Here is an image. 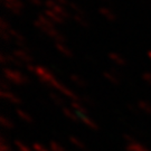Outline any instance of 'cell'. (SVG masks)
Segmentation results:
<instances>
[{"label":"cell","mask_w":151,"mask_h":151,"mask_svg":"<svg viewBox=\"0 0 151 151\" xmlns=\"http://www.w3.org/2000/svg\"><path fill=\"white\" fill-rule=\"evenodd\" d=\"M36 66L37 65H34L32 63H30V64H27L25 65V67H26V70L29 72V73H32V74H34L35 73V70H36Z\"/></svg>","instance_id":"31"},{"label":"cell","mask_w":151,"mask_h":151,"mask_svg":"<svg viewBox=\"0 0 151 151\" xmlns=\"http://www.w3.org/2000/svg\"><path fill=\"white\" fill-rule=\"evenodd\" d=\"M12 55H14L18 60H20L24 65L30 64V63H32V60H34L32 56L29 54V52H28V49L26 48V47L15 49V50L12 52Z\"/></svg>","instance_id":"4"},{"label":"cell","mask_w":151,"mask_h":151,"mask_svg":"<svg viewBox=\"0 0 151 151\" xmlns=\"http://www.w3.org/2000/svg\"><path fill=\"white\" fill-rule=\"evenodd\" d=\"M142 78H143V81L147 82L149 85H151V72H145V73L142 74Z\"/></svg>","instance_id":"29"},{"label":"cell","mask_w":151,"mask_h":151,"mask_svg":"<svg viewBox=\"0 0 151 151\" xmlns=\"http://www.w3.org/2000/svg\"><path fill=\"white\" fill-rule=\"evenodd\" d=\"M55 48L65 57H73V52L65 43H55Z\"/></svg>","instance_id":"10"},{"label":"cell","mask_w":151,"mask_h":151,"mask_svg":"<svg viewBox=\"0 0 151 151\" xmlns=\"http://www.w3.org/2000/svg\"><path fill=\"white\" fill-rule=\"evenodd\" d=\"M137 106L139 108V111L148 114V115H151V104L148 101L140 100L139 102L137 103Z\"/></svg>","instance_id":"18"},{"label":"cell","mask_w":151,"mask_h":151,"mask_svg":"<svg viewBox=\"0 0 151 151\" xmlns=\"http://www.w3.org/2000/svg\"><path fill=\"white\" fill-rule=\"evenodd\" d=\"M62 111H63V114H64L67 119L72 120V121H77V120H80V115L76 113L75 111L70 108H70H68V106H63V108H62Z\"/></svg>","instance_id":"12"},{"label":"cell","mask_w":151,"mask_h":151,"mask_svg":"<svg viewBox=\"0 0 151 151\" xmlns=\"http://www.w3.org/2000/svg\"><path fill=\"white\" fill-rule=\"evenodd\" d=\"M81 101L84 103V104H86V105H91V106L94 105V101H93L90 96H87V95H83V96H81Z\"/></svg>","instance_id":"27"},{"label":"cell","mask_w":151,"mask_h":151,"mask_svg":"<svg viewBox=\"0 0 151 151\" xmlns=\"http://www.w3.org/2000/svg\"><path fill=\"white\" fill-rule=\"evenodd\" d=\"M47 7L49 8V10L54 11L56 14H58L60 17H63V18H66V17H68V14L66 12L64 8L62 7V6L57 5L56 2H52V1H48L47 2Z\"/></svg>","instance_id":"9"},{"label":"cell","mask_w":151,"mask_h":151,"mask_svg":"<svg viewBox=\"0 0 151 151\" xmlns=\"http://www.w3.org/2000/svg\"><path fill=\"white\" fill-rule=\"evenodd\" d=\"M109 58L110 60L114 63L115 65H118V66H125L127 65V60H125V57H123L121 54L119 53H116V52H111V53H109Z\"/></svg>","instance_id":"8"},{"label":"cell","mask_w":151,"mask_h":151,"mask_svg":"<svg viewBox=\"0 0 151 151\" xmlns=\"http://www.w3.org/2000/svg\"><path fill=\"white\" fill-rule=\"evenodd\" d=\"M70 106L80 116H82V115H88V110H87L86 105L82 102L81 100H80V101H70Z\"/></svg>","instance_id":"6"},{"label":"cell","mask_w":151,"mask_h":151,"mask_svg":"<svg viewBox=\"0 0 151 151\" xmlns=\"http://www.w3.org/2000/svg\"><path fill=\"white\" fill-rule=\"evenodd\" d=\"M70 80L73 82L75 85H77V86H80V87L86 86V82H85V80H84L83 77H81V75H77V74H70Z\"/></svg>","instance_id":"19"},{"label":"cell","mask_w":151,"mask_h":151,"mask_svg":"<svg viewBox=\"0 0 151 151\" xmlns=\"http://www.w3.org/2000/svg\"><path fill=\"white\" fill-rule=\"evenodd\" d=\"M45 16L47 17L52 22H54V24H63L64 22V18L63 17H60L58 14H56V12H54V11L52 10L46 11L45 12Z\"/></svg>","instance_id":"15"},{"label":"cell","mask_w":151,"mask_h":151,"mask_svg":"<svg viewBox=\"0 0 151 151\" xmlns=\"http://www.w3.org/2000/svg\"><path fill=\"white\" fill-rule=\"evenodd\" d=\"M123 139L127 141V145L128 143H134V142H137V139H135L134 137H132L131 134H124Z\"/></svg>","instance_id":"30"},{"label":"cell","mask_w":151,"mask_h":151,"mask_svg":"<svg viewBox=\"0 0 151 151\" xmlns=\"http://www.w3.org/2000/svg\"><path fill=\"white\" fill-rule=\"evenodd\" d=\"M32 148L34 149V151H50L49 147H46L45 145L40 143V142H34Z\"/></svg>","instance_id":"24"},{"label":"cell","mask_w":151,"mask_h":151,"mask_svg":"<svg viewBox=\"0 0 151 151\" xmlns=\"http://www.w3.org/2000/svg\"><path fill=\"white\" fill-rule=\"evenodd\" d=\"M16 114L17 116L19 118V119L24 121V122H26V123H32V116L30 114L28 113L27 111H25V110H22V109H16Z\"/></svg>","instance_id":"13"},{"label":"cell","mask_w":151,"mask_h":151,"mask_svg":"<svg viewBox=\"0 0 151 151\" xmlns=\"http://www.w3.org/2000/svg\"><path fill=\"white\" fill-rule=\"evenodd\" d=\"M101 14H102L106 19H109V20H114V19H115V15H114L112 11L109 10V9L102 8V9H101Z\"/></svg>","instance_id":"25"},{"label":"cell","mask_w":151,"mask_h":151,"mask_svg":"<svg viewBox=\"0 0 151 151\" xmlns=\"http://www.w3.org/2000/svg\"><path fill=\"white\" fill-rule=\"evenodd\" d=\"M2 75L5 80H7L10 84H14V85H25L29 83V78L27 75H25L20 70H15L10 66L2 68Z\"/></svg>","instance_id":"1"},{"label":"cell","mask_w":151,"mask_h":151,"mask_svg":"<svg viewBox=\"0 0 151 151\" xmlns=\"http://www.w3.org/2000/svg\"><path fill=\"white\" fill-rule=\"evenodd\" d=\"M80 121H81L82 123L84 124L85 127H87L88 129H92V130L99 129L97 123L94 121V120L92 119V118H90L88 115H82V116H80Z\"/></svg>","instance_id":"11"},{"label":"cell","mask_w":151,"mask_h":151,"mask_svg":"<svg viewBox=\"0 0 151 151\" xmlns=\"http://www.w3.org/2000/svg\"><path fill=\"white\" fill-rule=\"evenodd\" d=\"M0 124H1V127L6 130H12L14 127H15L12 120H10L9 118L5 116V115H1V116H0Z\"/></svg>","instance_id":"21"},{"label":"cell","mask_w":151,"mask_h":151,"mask_svg":"<svg viewBox=\"0 0 151 151\" xmlns=\"http://www.w3.org/2000/svg\"><path fill=\"white\" fill-rule=\"evenodd\" d=\"M68 141H70V143H72L74 147H76L77 149L83 150V151L86 150V146H85V143H84V142H83L80 138L75 137V135H70V138H68Z\"/></svg>","instance_id":"17"},{"label":"cell","mask_w":151,"mask_h":151,"mask_svg":"<svg viewBox=\"0 0 151 151\" xmlns=\"http://www.w3.org/2000/svg\"><path fill=\"white\" fill-rule=\"evenodd\" d=\"M147 55H148V58H149V60H151V50H149V52H148V54H147Z\"/></svg>","instance_id":"33"},{"label":"cell","mask_w":151,"mask_h":151,"mask_svg":"<svg viewBox=\"0 0 151 151\" xmlns=\"http://www.w3.org/2000/svg\"><path fill=\"white\" fill-rule=\"evenodd\" d=\"M0 87L2 91H10V83L5 78H2L0 82Z\"/></svg>","instance_id":"26"},{"label":"cell","mask_w":151,"mask_h":151,"mask_svg":"<svg viewBox=\"0 0 151 151\" xmlns=\"http://www.w3.org/2000/svg\"><path fill=\"white\" fill-rule=\"evenodd\" d=\"M14 143H15V147L17 148L18 151H34V149H32V147L27 146L26 143H24V142L20 140H15Z\"/></svg>","instance_id":"22"},{"label":"cell","mask_w":151,"mask_h":151,"mask_svg":"<svg viewBox=\"0 0 151 151\" xmlns=\"http://www.w3.org/2000/svg\"><path fill=\"white\" fill-rule=\"evenodd\" d=\"M128 109H129V110H131L132 112H137V111L139 110V108H138V106H133L132 104H129V105H128Z\"/></svg>","instance_id":"32"},{"label":"cell","mask_w":151,"mask_h":151,"mask_svg":"<svg viewBox=\"0 0 151 151\" xmlns=\"http://www.w3.org/2000/svg\"><path fill=\"white\" fill-rule=\"evenodd\" d=\"M34 74L37 76L38 80L42 82V83L48 85V86H50V85L53 84V82H54L55 80H57L56 76H55L47 67H45L43 65H37Z\"/></svg>","instance_id":"2"},{"label":"cell","mask_w":151,"mask_h":151,"mask_svg":"<svg viewBox=\"0 0 151 151\" xmlns=\"http://www.w3.org/2000/svg\"><path fill=\"white\" fill-rule=\"evenodd\" d=\"M0 62H1V64L4 65L5 67L9 66V65H15V66H17V67H22V66H24V64H22V62L17 60L12 54L1 53V54H0Z\"/></svg>","instance_id":"5"},{"label":"cell","mask_w":151,"mask_h":151,"mask_svg":"<svg viewBox=\"0 0 151 151\" xmlns=\"http://www.w3.org/2000/svg\"><path fill=\"white\" fill-rule=\"evenodd\" d=\"M127 151H150L146 146H143L140 142H134V143H128L125 147Z\"/></svg>","instance_id":"16"},{"label":"cell","mask_w":151,"mask_h":151,"mask_svg":"<svg viewBox=\"0 0 151 151\" xmlns=\"http://www.w3.org/2000/svg\"><path fill=\"white\" fill-rule=\"evenodd\" d=\"M0 94H1V97L6 100L7 102L11 103V104H20L22 103V99L16 95L14 92L11 91H0Z\"/></svg>","instance_id":"7"},{"label":"cell","mask_w":151,"mask_h":151,"mask_svg":"<svg viewBox=\"0 0 151 151\" xmlns=\"http://www.w3.org/2000/svg\"><path fill=\"white\" fill-rule=\"evenodd\" d=\"M50 87H53L55 91L60 92V94H63L64 96H66L67 99H70V101H80L81 96L77 95L75 92L72 91L70 87H67L65 84H63L62 82H60L58 80H55L53 82V84L50 85Z\"/></svg>","instance_id":"3"},{"label":"cell","mask_w":151,"mask_h":151,"mask_svg":"<svg viewBox=\"0 0 151 151\" xmlns=\"http://www.w3.org/2000/svg\"><path fill=\"white\" fill-rule=\"evenodd\" d=\"M49 99H50V101L56 104V105H58V106H64V100H63V97L60 96L58 93H55V92H50L49 93Z\"/></svg>","instance_id":"20"},{"label":"cell","mask_w":151,"mask_h":151,"mask_svg":"<svg viewBox=\"0 0 151 151\" xmlns=\"http://www.w3.org/2000/svg\"><path fill=\"white\" fill-rule=\"evenodd\" d=\"M48 147L50 151H67L64 147L62 146L60 143H58L57 141H50Z\"/></svg>","instance_id":"23"},{"label":"cell","mask_w":151,"mask_h":151,"mask_svg":"<svg viewBox=\"0 0 151 151\" xmlns=\"http://www.w3.org/2000/svg\"><path fill=\"white\" fill-rule=\"evenodd\" d=\"M103 76H104L105 80H108V81L110 82V83H112V84H120V82H121L119 75H118L115 72L106 70V72L103 73Z\"/></svg>","instance_id":"14"},{"label":"cell","mask_w":151,"mask_h":151,"mask_svg":"<svg viewBox=\"0 0 151 151\" xmlns=\"http://www.w3.org/2000/svg\"><path fill=\"white\" fill-rule=\"evenodd\" d=\"M74 19H75V22H77V24H80V25L83 26V27H87V26H88V22H87L83 17L75 16L74 17Z\"/></svg>","instance_id":"28"}]
</instances>
